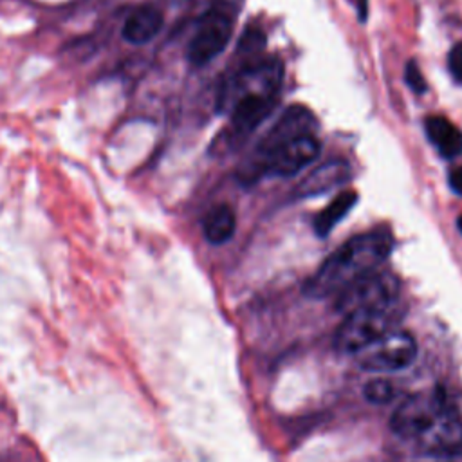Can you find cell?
Wrapping results in <instances>:
<instances>
[{
  "instance_id": "cell-1",
  "label": "cell",
  "mask_w": 462,
  "mask_h": 462,
  "mask_svg": "<svg viewBox=\"0 0 462 462\" xmlns=\"http://www.w3.org/2000/svg\"><path fill=\"white\" fill-rule=\"evenodd\" d=\"M392 247V235L383 227L348 238L305 282L303 292L316 300L337 296L354 282L375 273Z\"/></svg>"
},
{
  "instance_id": "cell-2",
  "label": "cell",
  "mask_w": 462,
  "mask_h": 462,
  "mask_svg": "<svg viewBox=\"0 0 462 462\" xmlns=\"http://www.w3.org/2000/svg\"><path fill=\"white\" fill-rule=\"evenodd\" d=\"M283 83V63L276 58H263L244 65L231 78L222 81L217 96L218 110L231 106L245 96H274Z\"/></svg>"
},
{
  "instance_id": "cell-3",
  "label": "cell",
  "mask_w": 462,
  "mask_h": 462,
  "mask_svg": "<svg viewBox=\"0 0 462 462\" xmlns=\"http://www.w3.org/2000/svg\"><path fill=\"white\" fill-rule=\"evenodd\" d=\"M316 128L314 114L303 105H291L283 110L278 121L267 130V134L258 141L253 153L242 166L244 179H256L260 175V168L263 161L282 144L289 143L294 137L312 134Z\"/></svg>"
},
{
  "instance_id": "cell-4",
  "label": "cell",
  "mask_w": 462,
  "mask_h": 462,
  "mask_svg": "<svg viewBox=\"0 0 462 462\" xmlns=\"http://www.w3.org/2000/svg\"><path fill=\"white\" fill-rule=\"evenodd\" d=\"M399 294L397 280L388 273H372L336 296V309L348 316L363 310L390 309Z\"/></svg>"
},
{
  "instance_id": "cell-5",
  "label": "cell",
  "mask_w": 462,
  "mask_h": 462,
  "mask_svg": "<svg viewBox=\"0 0 462 462\" xmlns=\"http://www.w3.org/2000/svg\"><path fill=\"white\" fill-rule=\"evenodd\" d=\"M419 346L411 334L390 330L366 348L356 354L359 366L374 374H390L410 366L417 357Z\"/></svg>"
},
{
  "instance_id": "cell-6",
  "label": "cell",
  "mask_w": 462,
  "mask_h": 462,
  "mask_svg": "<svg viewBox=\"0 0 462 462\" xmlns=\"http://www.w3.org/2000/svg\"><path fill=\"white\" fill-rule=\"evenodd\" d=\"M446 408L442 390H420L401 401L392 413L390 426L404 439H417Z\"/></svg>"
},
{
  "instance_id": "cell-7",
  "label": "cell",
  "mask_w": 462,
  "mask_h": 462,
  "mask_svg": "<svg viewBox=\"0 0 462 462\" xmlns=\"http://www.w3.org/2000/svg\"><path fill=\"white\" fill-rule=\"evenodd\" d=\"M231 34H233L231 14L222 7H215L208 11L200 18L188 43V49H186L188 61L195 67H202L209 63L226 49V45L231 40Z\"/></svg>"
},
{
  "instance_id": "cell-8",
  "label": "cell",
  "mask_w": 462,
  "mask_h": 462,
  "mask_svg": "<svg viewBox=\"0 0 462 462\" xmlns=\"http://www.w3.org/2000/svg\"><path fill=\"white\" fill-rule=\"evenodd\" d=\"M392 328V307L381 310H363L345 316L336 332V348L343 354H357Z\"/></svg>"
},
{
  "instance_id": "cell-9",
  "label": "cell",
  "mask_w": 462,
  "mask_h": 462,
  "mask_svg": "<svg viewBox=\"0 0 462 462\" xmlns=\"http://www.w3.org/2000/svg\"><path fill=\"white\" fill-rule=\"evenodd\" d=\"M319 153V143L312 134L291 139L276 148L262 164L260 175L292 177L310 164Z\"/></svg>"
},
{
  "instance_id": "cell-10",
  "label": "cell",
  "mask_w": 462,
  "mask_h": 462,
  "mask_svg": "<svg viewBox=\"0 0 462 462\" xmlns=\"http://www.w3.org/2000/svg\"><path fill=\"white\" fill-rule=\"evenodd\" d=\"M419 446L431 457H457L462 453V413L446 408L419 437Z\"/></svg>"
},
{
  "instance_id": "cell-11",
  "label": "cell",
  "mask_w": 462,
  "mask_h": 462,
  "mask_svg": "<svg viewBox=\"0 0 462 462\" xmlns=\"http://www.w3.org/2000/svg\"><path fill=\"white\" fill-rule=\"evenodd\" d=\"M274 96H245L238 99L231 106V125H229V137L231 141H244L271 112L274 106Z\"/></svg>"
},
{
  "instance_id": "cell-12",
  "label": "cell",
  "mask_w": 462,
  "mask_h": 462,
  "mask_svg": "<svg viewBox=\"0 0 462 462\" xmlns=\"http://www.w3.org/2000/svg\"><path fill=\"white\" fill-rule=\"evenodd\" d=\"M352 177L350 164L343 159H330L318 168H314L309 175H305L300 184L294 188V197L309 199L319 197L334 188H339Z\"/></svg>"
},
{
  "instance_id": "cell-13",
  "label": "cell",
  "mask_w": 462,
  "mask_h": 462,
  "mask_svg": "<svg viewBox=\"0 0 462 462\" xmlns=\"http://www.w3.org/2000/svg\"><path fill=\"white\" fill-rule=\"evenodd\" d=\"M162 13L152 5L135 7L123 23V38L134 45H143L153 40L162 29Z\"/></svg>"
},
{
  "instance_id": "cell-14",
  "label": "cell",
  "mask_w": 462,
  "mask_h": 462,
  "mask_svg": "<svg viewBox=\"0 0 462 462\" xmlns=\"http://www.w3.org/2000/svg\"><path fill=\"white\" fill-rule=\"evenodd\" d=\"M424 130L430 143L444 159H453L462 153V130L444 116H430L424 121Z\"/></svg>"
},
{
  "instance_id": "cell-15",
  "label": "cell",
  "mask_w": 462,
  "mask_h": 462,
  "mask_svg": "<svg viewBox=\"0 0 462 462\" xmlns=\"http://www.w3.org/2000/svg\"><path fill=\"white\" fill-rule=\"evenodd\" d=\"M235 229H236V217L231 206L227 204H218L211 208L202 220L204 238L215 245L227 242L233 236Z\"/></svg>"
},
{
  "instance_id": "cell-16",
  "label": "cell",
  "mask_w": 462,
  "mask_h": 462,
  "mask_svg": "<svg viewBox=\"0 0 462 462\" xmlns=\"http://www.w3.org/2000/svg\"><path fill=\"white\" fill-rule=\"evenodd\" d=\"M357 202V193L356 191H343L336 195L316 217H314V231L318 236H327L339 220H343L350 209Z\"/></svg>"
},
{
  "instance_id": "cell-17",
  "label": "cell",
  "mask_w": 462,
  "mask_h": 462,
  "mask_svg": "<svg viewBox=\"0 0 462 462\" xmlns=\"http://www.w3.org/2000/svg\"><path fill=\"white\" fill-rule=\"evenodd\" d=\"M363 393H365V397H366L370 402H374V404H384V402H388V401L393 399L395 388H393V384H392L390 381H386V379H383V377H375V379H372V381H368V383L365 384Z\"/></svg>"
},
{
  "instance_id": "cell-18",
  "label": "cell",
  "mask_w": 462,
  "mask_h": 462,
  "mask_svg": "<svg viewBox=\"0 0 462 462\" xmlns=\"http://www.w3.org/2000/svg\"><path fill=\"white\" fill-rule=\"evenodd\" d=\"M404 79H406L408 87H410L413 92H417V94H424L426 88H428V87H426V81H424V78H422V74H420V70H419V67H417L415 61H408V63H406Z\"/></svg>"
},
{
  "instance_id": "cell-19",
  "label": "cell",
  "mask_w": 462,
  "mask_h": 462,
  "mask_svg": "<svg viewBox=\"0 0 462 462\" xmlns=\"http://www.w3.org/2000/svg\"><path fill=\"white\" fill-rule=\"evenodd\" d=\"M448 70L451 78L462 85V42L455 43L448 54Z\"/></svg>"
},
{
  "instance_id": "cell-20",
  "label": "cell",
  "mask_w": 462,
  "mask_h": 462,
  "mask_svg": "<svg viewBox=\"0 0 462 462\" xmlns=\"http://www.w3.org/2000/svg\"><path fill=\"white\" fill-rule=\"evenodd\" d=\"M448 182H449V188L462 197V166H457L455 170L449 171L448 175Z\"/></svg>"
},
{
  "instance_id": "cell-21",
  "label": "cell",
  "mask_w": 462,
  "mask_h": 462,
  "mask_svg": "<svg viewBox=\"0 0 462 462\" xmlns=\"http://www.w3.org/2000/svg\"><path fill=\"white\" fill-rule=\"evenodd\" d=\"M356 5H357V14H359V20L365 22L366 16H368V0H356Z\"/></svg>"
},
{
  "instance_id": "cell-22",
  "label": "cell",
  "mask_w": 462,
  "mask_h": 462,
  "mask_svg": "<svg viewBox=\"0 0 462 462\" xmlns=\"http://www.w3.org/2000/svg\"><path fill=\"white\" fill-rule=\"evenodd\" d=\"M457 227H458V231L462 233V215H458V218H457Z\"/></svg>"
},
{
  "instance_id": "cell-23",
  "label": "cell",
  "mask_w": 462,
  "mask_h": 462,
  "mask_svg": "<svg viewBox=\"0 0 462 462\" xmlns=\"http://www.w3.org/2000/svg\"><path fill=\"white\" fill-rule=\"evenodd\" d=\"M173 2H186V0H173Z\"/></svg>"
}]
</instances>
